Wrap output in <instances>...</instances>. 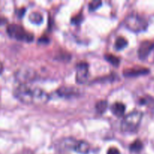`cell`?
<instances>
[{
	"label": "cell",
	"instance_id": "8fae6325",
	"mask_svg": "<svg viewBox=\"0 0 154 154\" xmlns=\"http://www.w3.org/2000/svg\"><path fill=\"white\" fill-rule=\"evenodd\" d=\"M78 90L75 87H63L57 90V93L60 97H72V96H75L78 93Z\"/></svg>",
	"mask_w": 154,
	"mask_h": 154
},
{
	"label": "cell",
	"instance_id": "7a4b0ae2",
	"mask_svg": "<svg viewBox=\"0 0 154 154\" xmlns=\"http://www.w3.org/2000/svg\"><path fill=\"white\" fill-rule=\"evenodd\" d=\"M6 32L11 38L20 42H30L34 38L32 33L27 32L24 27L20 24H8L6 28Z\"/></svg>",
	"mask_w": 154,
	"mask_h": 154
},
{
	"label": "cell",
	"instance_id": "52a82bcc",
	"mask_svg": "<svg viewBox=\"0 0 154 154\" xmlns=\"http://www.w3.org/2000/svg\"><path fill=\"white\" fill-rule=\"evenodd\" d=\"M50 99V96L45 90L40 88L33 90V105H42L47 103Z\"/></svg>",
	"mask_w": 154,
	"mask_h": 154
},
{
	"label": "cell",
	"instance_id": "4fadbf2b",
	"mask_svg": "<svg viewBox=\"0 0 154 154\" xmlns=\"http://www.w3.org/2000/svg\"><path fill=\"white\" fill-rule=\"evenodd\" d=\"M108 102L105 100H100L96 102V110L99 114H102L106 111L108 108Z\"/></svg>",
	"mask_w": 154,
	"mask_h": 154
},
{
	"label": "cell",
	"instance_id": "6da1fadb",
	"mask_svg": "<svg viewBox=\"0 0 154 154\" xmlns=\"http://www.w3.org/2000/svg\"><path fill=\"white\" fill-rule=\"evenodd\" d=\"M143 117V113L134 111L128 114L120 123V129L123 132H134L138 129Z\"/></svg>",
	"mask_w": 154,
	"mask_h": 154
},
{
	"label": "cell",
	"instance_id": "ffe728a7",
	"mask_svg": "<svg viewBox=\"0 0 154 154\" xmlns=\"http://www.w3.org/2000/svg\"><path fill=\"white\" fill-rule=\"evenodd\" d=\"M25 11H26L25 8H21L17 9L16 11H15V13H16V14L17 15L18 17L21 18L23 16L24 14H25Z\"/></svg>",
	"mask_w": 154,
	"mask_h": 154
},
{
	"label": "cell",
	"instance_id": "7402d4cb",
	"mask_svg": "<svg viewBox=\"0 0 154 154\" xmlns=\"http://www.w3.org/2000/svg\"><path fill=\"white\" fill-rule=\"evenodd\" d=\"M8 23V19L5 17L0 16V26L5 25Z\"/></svg>",
	"mask_w": 154,
	"mask_h": 154
},
{
	"label": "cell",
	"instance_id": "603a6c76",
	"mask_svg": "<svg viewBox=\"0 0 154 154\" xmlns=\"http://www.w3.org/2000/svg\"><path fill=\"white\" fill-rule=\"evenodd\" d=\"M3 70H4V66H3L2 63V62L0 61V74L2 73Z\"/></svg>",
	"mask_w": 154,
	"mask_h": 154
},
{
	"label": "cell",
	"instance_id": "5bb4252c",
	"mask_svg": "<svg viewBox=\"0 0 154 154\" xmlns=\"http://www.w3.org/2000/svg\"><path fill=\"white\" fill-rule=\"evenodd\" d=\"M143 148V143L141 140L137 139L135 141L132 143L129 146V150L132 152H135V153H138L140 152Z\"/></svg>",
	"mask_w": 154,
	"mask_h": 154
},
{
	"label": "cell",
	"instance_id": "d6986e66",
	"mask_svg": "<svg viewBox=\"0 0 154 154\" xmlns=\"http://www.w3.org/2000/svg\"><path fill=\"white\" fill-rule=\"evenodd\" d=\"M82 20H83L82 14H78L75 15V16H74L72 18V20H71V22H72L73 24L77 25V24L81 23V22L82 21Z\"/></svg>",
	"mask_w": 154,
	"mask_h": 154
},
{
	"label": "cell",
	"instance_id": "7c38bea8",
	"mask_svg": "<svg viewBox=\"0 0 154 154\" xmlns=\"http://www.w3.org/2000/svg\"><path fill=\"white\" fill-rule=\"evenodd\" d=\"M110 109L114 115L117 116V117H121L126 111V106L122 102H117L111 105Z\"/></svg>",
	"mask_w": 154,
	"mask_h": 154
},
{
	"label": "cell",
	"instance_id": "e0dca14e",
	"mask_svg": "<svg viewBox=\"0 0 154 154\" xmlns=\"http://www.w3.org/2000/svg\"><path fill=\"white\" fill-rule=\"evenodd\" d=\"M29 20L35 24H40L43 20V17L39 12H32L29 15Z\"/></svg>",
	"mask_w": 154,
	"mask_h": 154
},
{
	"label": "cell",
	"instance_id": "44dd1931",
	"mask_svg": "<svg viewBox=\"0 0 154 154\" xmlns=\"http://www.w3.org/2000/svg\"><path fill=\"white\" fill-rule=\"evenodd\" d=\"M107 154H121L120 151L117 148V147H111L108 149Z\"/></svg>",
	"mask_w": 154,
	"mask_h": 154
},
{
	"label": "cell",
	"instance_id": "2e32d148",
	"mask_svg": "<svg viewBox=\"0 0 154 154\" xmlns=\"http://www.w3.org/2000/svg\"><path fill=\"white\" fill-rule=\"evenodd\" d=\"M105 58L107 61L109 62L111 64H112L114 66H119V64L120 63V59L117 56L114 55L112 54H106L105 55Z\"/></svg>",
	"mask_w": 154,
	"mask_h": 154
},
{
	"label": "cell",
	"instance_id": "5b68a950",
	"mask_svg": "<svg viewBox=\"0 0 154 154\" xmlns=\"http://www.w3.org/2000/svg\"><path fill=\"white\" fill-rule=\"evenodd\" d=\"M38 75L35 70L30 68H21L15 73V78L19 84H27L35 81Z\"/></svg>",
	"mask_w": 154,
	"mask_h": 154
},
{
	"label": "cell",
	"instance_id": "3957f363",
	"mask_svg": "<svg viewBox=\"0 0 154 154\" xmlns=\"http://www.w3.org/2000/svg\"><path fill=\"white\" fill-rule=\"evenodd\" d=\"M125 24L129 29L133 32L144 31L148 26L147 20L135 12H132L126 16Z\"/></svg>",
	"mask_w": 154,
	"mask_h": 154
},
{
	"label": "cell",
	"instance_id": "277c9868",
	"mask_svg": "<svg viewBox=\"0 0 154 154\" xmlns=\"http://www.w3.org/2000/svg\"><path fill=\"white\" fill-rule=\"evenodd\" d=\"M33 90L34 88H32L29 84H19L14 90L13 94L16 99L23 103L32 104Z\"/></svg>",
	"mask_w": 154,
	"mask_h": 154
},
{
	"label": "cell",
	"instance_id": "9a60e30c",
	"mask_svg": "<svg viewBox=\"0 0 154 154\" xmlns=\"http://www.w3.org/2000/svg\"><path fill=\"white\" fill-rule=\"evenodd\" d=\"M128 45V42L124 37L123 36H120L117 38L115 41V48L117 50H122L124 48H126Z\"/></svg>",
	"mask_w": 154,
	"mask_h": 154
},
{
	"label": "cell",
	"instance_id": "ba28073f",
	"mask_svg": "<svg viewBox=\"0 0 154 154\" xmlns=\"http://www.w3.org/2000/svg\"><path fill=\"white\" fill-rule=\"evenodd\" d=\"M154 48V42L151 41H144L140 45L138 51V57L141 60H145L147 58L150 53Z\"/></svg>",
	"mask_w": 154,
	"mask_h": 154
},
{
	"label": "cell",
	"instance_id": "30bf717a",
	"mask_svg": "<svg viewBox=\"0 0 154 154\" xmlns=\"http://www.w3.org/2000/svg\"><path fill=\"white\" fill-rule=\"evenodd\" d=\"M72 147L74 150L81 154H87L90 152V144L83 140H80V141L72 143Z\"/></svg>",
	"mask_w": 154,
	"mask_h": 154
},
{
	"label": "cell",
	"instance_id": "ac0fdd59",
	"mask_svg": "<svg viewBox=\"0 0 154 154\" xmlns=\"http://www.w3.org/2000/svg\"><path fill=\"white\" fill-rule=\"evenodd\" d=\"M102 4V2L101 1H98V0L92 1L91 2L89 3V10H90V11H93L99 8Z\"/></svg>",
	"mask_w": 154,
	"mask_h": 154
},
{
	"label": "cell",
	"instance_id": "9c48e42d",
	"mask_svg": "<svg viewBox=\"0 0 154 154\" xmlns=\"http://www.w3.org/2000/svg\"><path fill=\"white\" fill-rule=\"evenodd\" d=\"M147 73H149V69L144 67L129 68V69L123 70V75L125 77H127V78L140 76V75H146Z\"/></svg>",
	"mask_w": 154,
	"mask_h": 154
},
{
	"label": "cell",
	"instance_id": "8992f818",
	"mask_svg": "<svg viewBox=\"0 0 154 154\" xmlns=\"http://www.w3.org/2000/svg\"><path fill=\"white\" fill-rule=\"evenodd\" d=\"M89 77V65L85 62H81L77 64L76 81L78 84H84Z\"/></svg>",
	"mask_w": 154,
	"mask_h": 154
}]
</instances>
